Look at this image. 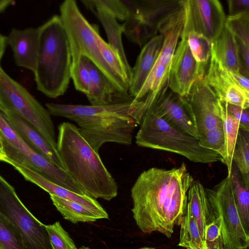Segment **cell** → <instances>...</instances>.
<instances>
[{
  "label": "cell",
  "mask_w": 249,
  "mask_h": 249,
  "mask_svg": "<svg viewBox=\"0 0 249 249\" xmlns=\"http://www.w3.org/2000/svg\"><path fill=\"white\" fill-rule=\"evenodd\" d=\"M181 98L194 122L198 139L223 124L219 100L205 77L195 81L189 93Z\"/></svg>",
  "instance_id": "30bf717a"
},
{
  "label": "cell",
  "mask_w": 249,
  "mask_h": 249,
  "mask_svg": "<svg viewBox=\"0 0 249 249\" xmlns=\"http://www.w3.org/2000/svg\"><path fill=\"white\" fill-rule=\"evenodd\" d=\"M194 180L184 163L141 173L131 190L132 212L140 230L171 237L174 226H180L186 213L188 192Z\"/></svg>",
  "instance_id": "6da1fadb"
},
{
  "label": "cell",
  "mask_w": 249,
  "mask_h": 249,
  "mask_svg": "<svg viewBox=\"0 0 249 249\" xmlns=\"http://www.w3.org/2000/svg\"><path fill=\"white\" fill-rule=\"evenodd\" d=\"M224 25L238 40L249 47V13L228 16Z\"/></svg>",
  "instance_id": "1f68e13d"
},
{
  "label": "cell",
  "mask_w": 249,
  "mask_h": 249,
  "mask_svg": "<svg viewBox=\"0 0 249 249\" xmlns=\"http://www.w3.org/2000/svg\"><path fill=\"white\" fill-rule=\"evenodd\" d=\"M0 249H24L21 235L11 222L1 213Z\"/></svg>",
  "instance_id": "f1b7e54d"
},
{
  "label": "cell",
  "mask_w": 249,
  "mask_h": 249,
  "mask_svg": "<svg viewBox=\"0 0 249 249\" xmlns=\"http://www.w3.org/2000/svg\"><path fill=\"white\" fill-rule=\"evenodd\" d=\"M140 125L135 136L139 146L172 152L194 162L225 164L220 154L201 146L199 139L173 127L159 115L152 106L145 111Z\"/></svg>",
  "instance_id": "5b68a950"
},
{
  "label": "cell",
  "mask_w": 249,
  "mask_h": 249,
  "mask_svg": "<svg viewBox=\"0 0 249 249\" xmlns=\"http://www.w3.org/2000/svg\"><path fill=\"white\" fill-rule=\"evenodd\" d=\"M51 115L75 122L81 135L97 152L106 142L130 145L143 116L142 104L125 102L93 106L47 103Z\"/></svg>",
  "instance_id": "7a4b0ae2"
},
{
  "label": "cell",
  "mask_w": 249,
  "mask_h": 249,
  "mask_svg": "<svg viewBox=\"0 0 249 249\" xmlns=\"http://www.w3.org/2000/svg\"><path fill=\"white\" fill-rule=\"evenodd\" d=\"M4 162L12 165L25 180L39 186L49 195L79 203L108 218L107 213L96 199L87 195L79 194L70 191L23 165L10 160H6Z\"/></svg>",
  "instance_id": "2e32d148"
},
{
  "label": "cell",
  "mask_w": 249,
  "mask_h": 249,
  "mask_svg": "<svg viewBox=\"0 0 249 249\" xmlns=\"http://www.w3.org/2000/svg\"><path fill=\"white\" fill-rule=\"evenodd\" d=\"M3 113L27 145L54 165L64 170L57 151L30 123L15 113Z\"/></svg>",
  "instance_id": "ac0fdd59"
},
{
  "label": "cell",
  "mask_w": 249,
  "mask_h": 249,
  "mask_svg": "<svg viewBox=\"0 0 249 249\" xmlns=\"http://www.w3.org/2000/svg\"><path fill=\"white\" fill-rule=\"evenodd\" d=\"M6 146L20 151H27L30 148L0 111V150Z\"/></svg>",
  "instance_id": "4dcf8cb0"
},
{
  "label": "cell",
  "mask_w": 249,
  "mask_h": 249,
  "mask_svg": "<svg viewBox=\"0 0 249 249\" xmlns=\"http://www.w3.org/2000/svg\"><path fill=\"white\" fill-rule=\"evenodd\" d=\"M100 6L112 14L117 20L124 21L129 16L125 0H93Z\"/></svg>",
  "instance_id": "8d00e7d4"
},
{
  "label": "cell",
  "mask_w": 249,
  "mask_h": 249,
  "mask_svg": "<svg viewBox=\"0 0 249 249\" xmlns=\"http://www.w3.org/2000/svg\"><path fill=\"white\" fill-rule=\"evenodd\" d=\"M219 105L225 139V164L229 174L233 163L232 155L240 126L238 122L227 111L220 101Z\"/></svg>",
  "instance_id": "4316f807"
},
{
  "label": "cell",
  "mask_w": 249,
  "mask_h": 249,
  "mask_svg": "<svg viewBox=\"0 0 249 249\" xmlns=\"http://www.w3.org/2000/svg\"><path fill=\"white\" fill-rule=\"evenodd\" d=\"M71 76L75 89L86 95L89 92V77L81 57L78 62L71 63Z\"/></svg>",
  "instance_id": "d590c367"
},
{
  "label": "cell",
  "mask_w": 249,
  "mask_h": 249,
  "mask_svg": "<svg viewBox=\"0 0 249 249\" xmlns=\"http://www.w3.org/2000/svg\"><path fill=\"white\" fill-rule=\"evenodd\" d=\"M234 202L241 224L249 235V187L246 185L236 165L233 163L229 174Z\"/></svg>",
  "instance_id": "484cf974"
},
{
  "label": "cell",
  "mask_w": 249,
  "mask_h": 249,
  "mask_svg": "<svg viewBox=\"0 0 249 249\" xmlns=\"http://www.w3.org/2000/svg\"><path fill=\"white\" fill-rule=\"evenodd\" d=\"M81 1L94 14L102 25L107 37L108 43L118 53L131 79L132 69L127 61L122 42V24L118 22L117 19L112 14L95 4L93 0H82Z\"/></svg>",
  "instance_id": "7402d4cb"
},
{
  "label": "cell",
  "mask_w": 249,
  "mask_h": 249,
  "mask_svg": "<svg viewBox=\"0 0 249 249\" xmlns=\"http://www.w3.org/2000/svg\"><path fill=\"white\" fill-rule=\"evenodd\" d=\"M185 17L183 0V4L181 7L166 16L158 24V32L162 36L163 42L157 59L166 67H170L183 29Z\"/></svg>",
  "instance_id": "d6986e66"
},
{
  "label": "cell",
  "mask_w": 249,
  "mask_h": 249,
  "mask_svg": "<svg viewBox=\"0 0 249 249\" xmlns=\"http://www.w3.org/2000/svg\"><path fill=\"white\" fill-rule=\"evenodd\" d=\"M240 62V72L249 77V47H247L237 38Z\"/></svg>",
  "instance_id": "f35d334b"
},
{
  "label": "cell",
  "mask_w": 249,
  "mask_h": 249,
  "mask_svg": "<svg viewBox=\"0 0 249 249\" xmlns=\"http://www.w3.org/2000/svg\"><path fill=\"white\" fill-rule=\"evenodd\" d=\"M6 43L12 49L15 63L34 72L38 46V29L13 28L6 36Z\"/></svg>",
  "instance_id": "e0dca14e"
},
{
  "label": "cell",
  "mask_w": 249,
  "mask_h": 249,
  "mask_svg": "<svg viewBox=\"0 0 249 249\" xmlns=\"http://www.w3.org/2000/svg\"><path fill=\"white\" fill-rule=\"evenodd\" d=\"M81 57L89 74V89L86 96L91 105H107L133 101V98L129 94L119 91L90 59L84 56Z\"/></svg>",
  "instance_id": "9a60e30c"
},
{
  "label": "cell",
  "mask_w": 249,
  "mask_h": 249,
  "mask_svg": "<svg viewBox=\"0 0 249 249\" xmlns=\"http://www.w3.org/2000/svg\"></svg>",
  "instance_id": "bcb514c9"
},
{
  "label": "cell",
  "mask_w": 249,
  "mask_h": 249,
  "mask_svg": "<svg viewBox=\"0 0 249 249\" xmlns=\"http://www.w3.org/2000/svg\"><path fill=\"white\" fill-rule=\"evenodd\" d=\"M211 57L228 71H240L236 38L225 25L218 37L211 43Z\"/></svg>",
  "instance_id": "603a6c76"
},
{
  "label": "cell",
  "mask_w": 249,
  "mask_h": 249,
  "mask_svg": "<svg viewBox=\"0 0 249 249\" xmlns=\"http://www.w3.org/2000/svg\"><path fill=\"white\" fill-rule=\"evenodd\" d=\"M205 190L212 213L215 217L221 218L225 249H247L249 235L245 232L239 217L230 176Z\"/></svg>",
  "instance_id": "9c48e42d"
},
{
  "label": "cell",
  "mask_w": 249,
  "mask_h": 249,
  "mask_svg": "<svg viewBox=\"0 0 249 249\" xmlns=\"http://www.w3.org/2000/svg\"><path fill=\"white\" fill-rule=\"evenodd\" d=\"M186 17L180 36L186 37L190 31L196 32L212 42L220 34L226 16L217 0H184Z\"/></svg>",
  "instance_id": "8fae6325"
},
{
  "label": "cell",
  "mask_w": 249,
  "mask_h": 249,
  "mask_svg": "<svg viewBox=\"0 0 249 249\" xmlns=\"http://www.w3.org/2000/svg\"><path fill=\"white\" fill-rule=\"evenodd\" d=\"M52 249H78L59 221L45 225Z\"/></svg>",
  "instance_id": "d6a6232c"
},
{
  "label": "cell",
  "mask_w": 249,
  "mask_h": 249,
  "mask_svg": "<svg viewBox=\"0 0 249 249\" xmlns=\"http://www.w3.org/2000/svg\"><path fill=\"white\" fill-rule=\"evenodd\" d=\"M163 42L162 35L151 38L142 47L132 69L128 93L133 99L137 95L160 53Z\"/></svg>",
  "instance_id": "ffe728a7"
},
{
  "label": "cell",
  "mask_w": 249,
  "mask_h": 249,
  "mask_svg": "<svg viewBox=\"0 0 249 249\" xmlns=\"http://www.w3.org/2000/svg\"><path fill=\"white\" fill-rule=\"evenodd\" d=\"M14 1L11 0H0V13L4 11L7 7L11 5Z\"/></svg>",
  "instance_id": "7bdbcfd3"
},
{
  "label": "cell",
  "mask_w": 249,
  "mask_h": 249,
  "mask_svg": "<svg viewBox=\"0 0 249 249\" xmlns=\"http://www.w3.org/2000/svg\"><path fill=\"white\" fill-rule=\"evenodd\" d=\"M0 213L22 236L24 249H52L45 225L28 210L14 187L0 175Z\"/></svg>",
  "instance_id": "ba28073f"
},
{
  "label": "cell",
  "mask_w": 249,
  "mask_h": 249,
  "mask_svg": "<svg viewBox=\"0 0 249 249\" xmlns=\"http://www.w3.org/2000/svg\"><path fill=\"white\" fill-rule=\"evenodd\" d=\"M38 29L35 75L38 90L51 98L63 95L69 85L71 54L68 36L59 15H54Z\"/></svg>",
  "instance_id": "277c9868"
},
{
  "label": "cell",
  "mask_w": 249,
  "mask_h": 249,
  "mask_svg": "<svg viewBox=\"0 0 249 249\" xmlns=\"http://www.w3.org/2000/svg\"><path fill=\"white\" fill-rule=\"evenodd\" d=\"M221 103L227 111L238 122L240 128L249 132V108L244 109L227 103Z\"/></svg>",
  "instance_id": "74e56055"
},
{
  "label": "cell",
  "mask_w": 249,
  "mask_h": 249,
  "mask_svg": "<svg viewBox=\"0 0 249 249\" xmlns=\"http://www.w3.org/2000/svg\"><path fill=\"white\" fill-rule=\"evenodd\" d=\"M231 75L235 83L246 91L249 93V81L248 77L240 72L230 71Z\"/></svg>",
  "instance_id": "60d3db41"
},
{
  "label": "cell",
  "mask_w": 249,
  "mask_h": 249,
  "mask_svg": "<svg viewBox=\"0 0 249 249\" xmlns=\"http://www.w3.org/2000/svg\"><path fill=\"white\" fill-rule=\"evenodd\" d=\"M53 205L63 218L73 223L92 222L100 219H107L105 216L79 203L50 195Z\"/></svg>",
  "instance_id": "d4e9b609"
},
{
  "label": "cell",
  "mask_w": 249,
  "mask_h": 249,
  "mask_svg": "<svg viewBox=\"0 0 249 249\" xmlns=\"http://www.w3.org/2000/svg\"><path fill=\"white\" fill-rule=\"evenodd\" d=\"M204 249H225L219 216L216 217L206 228Z\"/></svg>",
  "instance_id": "e575fe53"
},
{
  "label": "cell",
  "mask_w": 249,
  "mask_h": 249,
  "mask_svg": "<svg viewBox=\"0 0 249 249\" xmlns=\"http://www.w3.org/2000/svg\"><path fill=\"white\" fill-rule=\"evenodd\" d=\"M172 57L168 73L169 89L181 97L186 96L193 84L203 78L206 67L193 57L187 37H181Z\"/></svg>",
  "instance_id": "7c38bea8"
},
{
  "label": "cell",
  "mask_w": 249,
  "mask_h": 249,
  "mask_svg": "<svg viewBox=\"0 0 249 249\" xmlns=\"http://www.w3.org/2000/svg\"><path fill=\"white\" fill-rule=\"evenodd\" d=\"M186 37L195 59L198 63L207 66L211 56L212 42L194 31L189 32Z\"/></svg>",
  "instance_id": "f546056e"
},
{
  "label": "cell",
  "mask_w": 249,
  "mask_h": 249,
  "mask_svg": "<svg viewBox=\"0 0 249 249\" xmlns=\"http://www.w3.org/2000/svg\"><path fill=\"white\" fill-rule=\"evenodd\" d=\"M183 0H134L135 8L129 16L134 18L145 27L157 34V26L159 22L181 7L183 4Z\"/></svg>",
  "instance_id": "44dd1931"
},
{
  "label": "cell",
  "mask_w": 249,
  "mask_h": 249,
  "mask_svg": "<svg viewBox=\"0 0 249 249\" xmlns=\"http://www.w3.org/2000/svg\"><path fill=\"white\" fill-rule=\"evenodd\" d=\"M187 207L197 225L204 241L207 226L216 218L210 209L205 188L198 181L194 180L189 188Z\"/></svg>",
  "instance_id": "cb8c5ba5"
},
{
  "label": "cell",
  "mask_w": 249,
  "mask_h": 249,
  "mask_svg": "<svg viewBox=\"0 0 249 249\" xmlns=\"http://www.w3.org/2000/svg\"><path fill=\"white\" fill-rule=\"evenodd\" d=\"M151 106L159 116L173 127L198 139L194 122L181 97L172 91L168 84Z\"/></svg>",
  "instance_id": "4fadbf2b"
},
{
  "label": "cell",
  "mask_w": 249,
  "mask_h": 249,
  "mask_svg": "<svg viewBox=\"0 0 249 249\" xmlns=\"http://www.w3.org/2000/svg\"><path fill=\"white\" fill-rule=\"evenodd\" d=\"M78 249H89V248H88V247H82ZM155 249L154 248H151V247H142V248H141L140 249Z\"/></svg>",
  "instance_id": "ee69618b"
},
{
  "label": "cell",
  "mask_w": 249,
  "mask_h": 249,
  "mask_svg": "<svg viewBox=\"0 0 249 249\" xmlns=\"http://www.w3.org/2000/svg\"><path fill=\"white\" fill-rule=\"evenodd\" d=\"M199 145L220 154L225 159V139L223 124L208 131L199 139Z\"/></svg>",
  "instance_id": "836d02e7"
},
{
  "label": "cell",
  "mask_w": 249,
  "mask_h": 249,
  "mask_svg": "<svg viewBox=\"0 0 249 249\" xmlns=\"http://www.w3.org/2000/svg\"><path fill=\"white\" fill-rule=\"evenodd\" d=\"M232 162L246 185L249 187V132L240 128L233 152Z\"/></svg>",
  "instance_id": "83f0119b"
},
{
  "label": "cell",
  "mask_w": 249,
  "mask_h": 249,
  "mask_svg": "<svg viewBox=\"0 0 249 249\" xmlns=\"http://www.w3.org/2000/svg\"><path fill=\"white\" fill-rule=\"evenodd\" d=\"M59 10L69 42L71 63L77 62L82 56L87 57L120 91L117 81L102 55L101 46L104 39L98 30L85 18L75 0L64 1Z\"/></svg>",
  "instance_id": "8992f818"
},
{
  "label": "cell",
  "mask_w": 249,
  "mask_h": 249,
  "mask_svg": "<svg viewBox=\"0 0 249 249\" xmlns=\"http://www.w3.org/2000/svg\"><path fill=\"white\" fill-rule=\"evenodd\" d=\"M229 16L239 15L242 13H249V0H227Z\"/></svg>",
  "instance_id": "ab89813d"
},
{
  "label": "cell",
  "mask_w": 249,
  "mask_h": 249,
  "mask_svg": "<svg viewBox=\"0 0 249 249\" xmlns=\"http://www.w3.org/2000/svg\"><path fill=\"white\" fill-rule=\"evenodd\" d=\"M58 131L56 148L64 170L83 193L95 199L109 201L115 197L118 185L115 179L78 127L63 122Z\"/></svg>",
  "instance_id": "3957f363"
},
{
  "label": "cell",
  "mask_w": 249,
  "mask_h": 249,
  "mask_svg": "<svg viewBox=\"0 0 249 249\" xmlns=\"http://www.w3.org/2000/svg\"></svg>",
  "instance_id": "f6af8a7d"
},
{
  "label": "cell",
  "mask_w": 249,
  "mask_h": 249,
  "mask_svg": "<svg viewBox=\"0 0 249 249\" xmlns=\"http://www.w3.org/2000/svg\"><path fill=\"white\" fill-rule=\"evenodd\" d=\"M6 45V36L0 33V63L4 55Z\"/></svg>",
  "instance_id": "b9f144b4"
},
{
  "label": "cell",
  "mask_w": 249,
  "mask_h": 249,
  "mask_svg": "<svg viewBox=\"0 0 249 249\" xmlns=\"http://www.w3.org/2000/svg\"><path fill=\"white\" fill-rule=\"evenodd\" d=\"M205 79L222 103L247 109L249 107V93L239 86L231 77L229 71L220 66L211 57Z\"/></svg>",
  "instance_id": "5bb4252c"
},
{
  "label": "cell",
  "mask_w": 249,
  "mask_h": 249,
  "mask_svg": "<svg viewBox=\"0 0 249 249\" xmlns=\"http://www.w3.org/2000/svg\"><path fill=\"white\" fill-rule=\"evenodd\" d=\"M0 111L12 112L23 118L57 150L51 115L24 87L3 70L0 63Z\"/></svg>",
  "instance_id": "52a82bcc"
}]
</instances>
